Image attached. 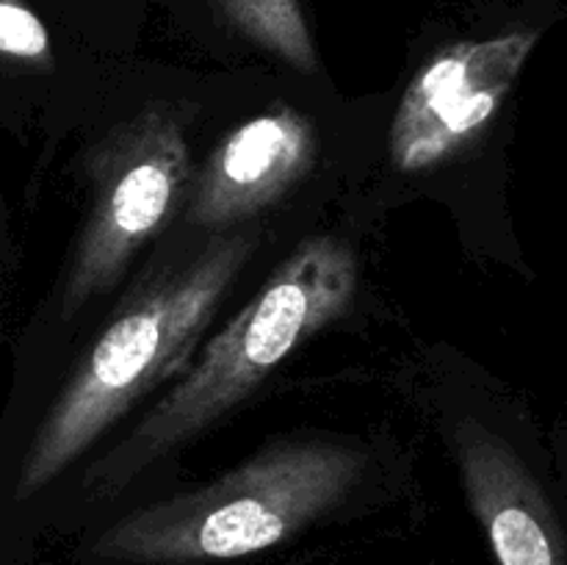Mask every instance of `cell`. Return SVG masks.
I'll return each mask as SVG.
<instances>
[{
  "label": "cell",
  "instance_id": "1",
  "mask_svg": "<svg viewBox=\"0 0 567 565\" xmlns=\"http://www.w3.org/2000/svg\"><path fill=\"white\" fill-rule=\"evenodd\" d=\"M249 253L247 233L214 238L186 266L142 288L109 321L28 446L20 471L22 496L70 469L158 382L186 371Z\"/></svg>",
  "mask_w": 567,
  "mask_h": 565
},
{
  "label": "cell",
  "instance_id": "2",
  "mask_svg": "<svg viewBox=\"0 0 567 565\" xmlns=\"http://www.w3.org/2000/svg\"><path fill=\"white\" fill-rule=\"evenodd\" d=\"M354 286L358 264L347 244L324 236L297 247L131 435L89 469V485L105 496L122 491L147 465L219 421L305 338L341 316Z\"/></svg>",
  "mask_w": 567,
  "mask_h": 565
},
{
  "label": "cell",
  "instance_id": "3",
  "mask_svg": "<svg viewBox=\"0 0 567 565\" xmlns=\"http://www.w3.org/2000/svg\"><path fill=\"white\" fill-rule=\"evenodd\" d=\"M360 476L363 454L349 443H277L199 491L125 515L94 541L92 554L131 565L247 557L338 507Z\"/></svg>",
  "mask_w": 567,
  "mask_h": 565
},
{
  "label": "cell",
  "instance_id": "4",
  "mask_svg": "<svg viewBox=\"0 0 567 565\" xmlns=\"http://www.w3.org/2000/svg\"><path fill=\"white\" fill-rule=\"evenodd\" d=\"M188 175V144L164 109L142 111L111 136L94 166V199L72 255L66 308H81L120 280L175 208Z\"/></svg>",
  "mask_w": 567,
  "mask_h": 565
},
{
  "label": "cell",
  "instance_id": "5",
  "mask_svg": "<svg viewBox=\"0 0 567 565\" xmlns=\"http://www.w3.org/2000/svg\"><path fill=\"white\" fill-rule=\"evenodd\" d=\"M535 44L537 33L513 31L437 53L399 100L393 164L402 172L430 170L474 142L498 114Z\"/></svg>",
  "mask_w": 567,
  "mask_h": 565
},
{
  "label": "cell",
  "instance_id": "6",
  "mask_svg": "<svg viewBox=\"0 0 567 565\" xmlns=\"http://www.w3.org/2000/svg\"><path fill=\"white\" fill-rule=\"evenodd\" d=\"M454 458L471 510L498 565H567V530L518 452L480 421L454 427Z\"/></svg>",
  "mask_w": 567,
  "mask_h": 565
},
{
  "label": "cell",
  "instance_id": "7",
  "mask_svg": "<svg viewBox=\"0 0 567 565\" xmlns=\"http://www.w3.org/2000/svg\"><path fill=\"white\" fill-rule=\"evenodd\" d=\"M313 127L299 111L275 109L238 125L205 164L188 219L227 227L264 210L313 164Z\"/></svg>",
  "mask_w": 567,
  "mask_h": 565
},
{
  "label": "cell",
  "instance_id": "8",
  "mask_svg": "<svg viewBox=\"0 0 567 565\" xmlns=\"http://www.w3.org/2000/svg\"><path fill=\"white\" fill-rule=\"evenodd\" d=\"M230 20L260 44L299 72L316 70V48L297 0H219Z\"/></svg>",
  "mask_w": 567,
  "mask_h": 565
},
{
  "label": "cell",
  "instance_id": "9",
  "mask_svg": "<svg viewBox=\"0 0 567 565\" xmlns=\"http://www.w3.org/2000/svg\"><path fill=\"white\" fill-rule=\"evenodd\" d=\"M0 55L25 64L50 61L48 31L22 0H0Z\"/></svg>",
  "mask_w": 567,
  "mask_h": 565
}]
</instances>
